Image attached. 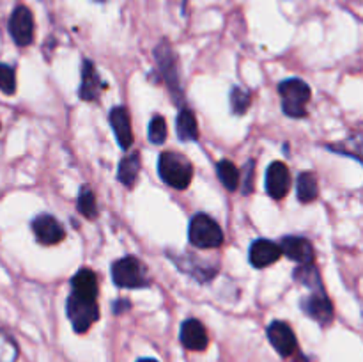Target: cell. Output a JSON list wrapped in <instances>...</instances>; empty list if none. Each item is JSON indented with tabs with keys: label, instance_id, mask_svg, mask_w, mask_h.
Returning <instances> with one entry per match:
<instances>
[{
	"label": "cell",
	"instance_id": "1",
	"mask_svg": "<svg viewBox=\"0 0 363 362\" xmlns=\"http://www.w3.org/2000/svg\"><path fill=\"white\" fill-rule=\"evenodd\" d=\"M158 172L160 177L169 187L183 190V188L190 185L191 177H194V167H191L190 160L184 155H181V153L165 151L160 155Z\"/></svg>",
	"mask_w": 363,
	"mask_h": 362
},
{
	"label": "cell",
	"instance_id": "2",
	"mask_svg": "<svg viewBox=\"0 0 363 362\" xmlns=\"http://www.w3.org/2000/svg\"><path fill=\"white\" fill-rule=\"evenodd\" d=\"M279 92L282 96V109L291 117L307 116V103L311 102V87L300 78H287L280 82Z\"/></svg>",
	"mask_w": 363,
	"mask_h": 362
},
{
	"label": "cell",
	"instance_id": "3",
	"mask_svg": "<svg viewBox=\"0 0 363 362\" xmlns=\"http://www.w3.org/2000/svg\"><path fill=\"white\" fill-rule=\"evenodd\" d=\"M112 279L119 287L128 290H138V287H147L151 284L145 270L144 263L133 256L119 259L112 265Z\"/></svg>",
	"mask_w": 363,
	"mask_h": 362
},
{
	"label": "cell",
	"instance_id": "4",
	"mask_svg": "<svg viewBox=\"0 0 363 362\" xmlns=\"http://www.w3.org/2000/svg\"><path fill=\"white\" fill-rule=\"evenodd\" d=\"M190 243L197 248H218L223 243V231L206 213H197L188 227Z\"/></svg>",
	"mask_w": 363,
	"mask_h": 362
},
{
	"label": "cell",
	"instance_id": "5",
	"mask_svg": "<svg viewBox=\"0 0 363 362\" xmlns=\"http://www.w3.org/2000/svg\"><path fill=\"white\" fill-rule=\"evenodd\" d=\"M67 318H69L71 325H73L74 332L84 334L91 329L92 323L98 322L99 309L98 300L96 298L80 297V295L71 293L66 304Z\"/></svg>",
	"mask_w": 363,
	"mask_h": 362
},
{
	"label": "cell",
	"instance_id": "6",
	"mask_svg": "<svg viewBox=\"0 0 363 362\" xmlns=\"http://www.w3.org/2000/svg\"><path fill=\"white\" fill-rule=\"evenodd\" d=\"M155 57L156 62H158L160 71H162L163 78H165L167 85H169L170 92L174 96L181 94V87H179V70H177V57L174 53L172 46L169 45L167 41H162L155 50Z\"/></svg>",
	"mask_w": 363,
	"mask_h": 362
},
{
	"label": "cell",
	"instance_id": "7",
	"mask_svg": "<svg viewBox=\"0 0 363 362\" xmlns=\"http://www.w3.org/2000/svg\"><path fill=\"white\" fill-rule=\"evenodd\" d=\"M9 32L18 46L30 45L34 39V16L30 9L25 6H18L9 18Z\"/></svg>",
	"mask_w": 363,
	"mask_h": 362
},
{
	"label": "cell",
	"instance_id": "8",
	"mask_svg": "<svg viewBox=\"0 0 363 362\" xmlns=\"http://www.w3.org/2000/svg\"><path fill=\"white\" fill-rule=\"evenodd\" d=\"M268 339L272 346L279 351L282 357H291L296 353L298 341L293 329L284 322H273L268 327Z\"/></svg>",
	"mask_w": 363,
	"mask_h": 362
},
{
	"label": "cell",
	"instance_id": "9",
	"mask_svg": "<svg viewBox=\"0 0 363 362\" xmlns=\"http://www.w3.org/2000/svg\"><path fill=\"white\" fill-rule=\"evenodd\" d=\"M301 309L305 311V314H308L321 325H326L333 319V305L323 290H315L308 297H305L301 300Z\"/></svg>",
	"mask_w": 363,
	"mask_h": 362
},
{
	"label": "cell",
	"instance_id": "10",
	"mask_svg": "<svg viewBox=\"0 0 363 362\" xmlns=\"http://www.w3.org/2000/svg\"><path fill=\"white\" fill-rule=\"evenodd\" d=\"M266 190L273 199H284L291 190V172L284 162H273L266 172Z\"/></svg>",
	"mask_w": 363,
	"mask_h": 362
},
{
	"label": "cell",
	"instance_id": "11",
	"mask_svg": "<svg viewBox=\"0 0 363 362\" xmlns=\"http://www.w3.org/2000/svg\"><path fill=\"white\" fill-rule=\"evenodd\" d=\"M280 256H282L280 245L272 240H266V238L255 240L250 245V252H248L250 265L255 266V268H266V266L273 265V263L279 261Z\"/></svg>",
	"mask_w": 363,
	"mask_h": 362
},
{
	"label": "cell",
	"instance_id": "12",
	"mask_svg": "<svg viewBox=\"0 0 363 362\" xmlns=\"http://www.w3.org/2000/svg\"><path fill=\"white\" fill-rule=\"evenodd\" d=\"M32 231H34L39 243L43 245L59 243V241H62L64 236H66L59 220L53 219L52 215H46V213L45 215L35 216L34 222H32Z\"/></svg>",
	"mask_w": 363,
	"mask_h": 362
},
{
	"label": "cell",
	"instance_id": "13",
	"mask_svg": "<svg viewBox=\"0 0 363 362\" xmlns=\"http://www.w3.org/2000/svg\"><path fill=\"white\" fill-rule=\"evenodd\" d=\"M282 254L300 265H312L314 263V247L303 236H286L280 241Z\"/></svg>",
	"mask_w": 363,
	"mask_h": 362
},
{
	"label": "cell",
	"instance_id": "14",
	"mask_svg": "<svg viewBox=\"0 0 363 362\" xmlns=\"http://www.w3.org/2000/svg\"><path fill=\"white\" fill-rule=\"evenodd\" d=\"M179 339L181 343H183V346L191 351H202L206 350L209 344V337H208V332H206L204 325H202L199 319H194V318L186 319V322L181 325Z\"/></svg>",
	"mask_w": 363,
	"mask_h": 362
},
{
	"label": "cell",
	"instance_id": "15",
	"mask_svg": "<svg viewBox=\"0 0 363 362\" xmlns=\"http://www.w3.org/2000/svg\"><path fill=\"white\" fill-rule=\"evenodd\" d=\"M103 89H105V84L99 78L94 64L91 60H84V64H82V84L80 89H78L80 98L85 99V102H94V99L99 98Z\"/></svg>",
	"mask_w": 363,
	"mask_h": 362
},
{
	"label": "cell",
	"instance_id": "16",
	"mask_svg": "<svg viewBox=\"0 0 363 362\" xmlns=\"http://www.w3.org/2000/svg\"><path fill=\"white\" fill-rule=\"evenodd\" d=\"M108 119L121 148L130 149L133 144V131H131L130 112H128L126 106H116V109L110 110Z\"/></svg>",
	"mask_w": 363,
	"mask_h": 362
},
{
	"label": "cell",
	"instance_id": "17",
	"mask_svg": "<svg viewBox=\"0 0 363 362\" xmlns=\"http://www.w3.org/2000/svg\"><path fill=\"white\" fill-rule=\"evenodd\" d=\"M71 293L87 298H98V279L89 268H82L71 280Z\"/></svg>",
	"mask_w": 363,
	"mask_h": 362
},
{
	"label": "cell",
	"instance_id": "18",
	"mask_svg": "<svg viewBox=\"0 0 363 362\" xmlns=\"http://www.w3.org/2000/svg\"><path fill=\"white\" fill-rule=\"evenodd\" d=\"M138 172H140V156H138L137 153L124 156L119 162L117 177H119V181L124 187H133L135 181H137Z\"/></svg>",
	"mask_w": 363,
	"mask_h": 362
},
{
	"label": "cell",
	"instance_id": "19",
	"mask_svg": "<svg viewBox=\"0 0 363 362\" xmlns=\"http://www.w3.org/2000/svg\"><path fill=\"white\" fill-rule=\"evenodd\" d=\"M177 137L181 138L183 142H190V141H197L199 138V126H197V119L191 114V110L183 109L179 114H177Z\"/></svg>",
	"mask_w": 363,
	"mask_h": 362
},
{
	"label": "cell",
	"instance_id": "20",
	"mask_svg": "<svg viewBox=\"0 0 363 362\" xmlns=\"http://www.w3.org/2000/svg\"><path fill=\"white\" fill-rule=\"evenodd\" d=\"M216 174H218L220 183H222L227 190H238V187H240L241 183V174L240 170H238V167L234 165L230 160H222V162H218V165H216Z\"/></svg>",
	"mask_w": 363,
	"mask_h": 362
},
{
	"label": "cell",
	"instance_id": "21",
	"mask_svg": "<svg viewBox=\"0 0 363 362\" xmlns=\"http://www.w3.org/2000/svg\"><path fill=\"white\" fill-rule=\"evenodd\" d=\"M296 192L298 199L301 202H312L315 197H318V181H315V176L312 172H303L300 174L296 181Z\"/></svg>",
	"mask_w": 363,
	"mask_h": 362
},
{
	"label": "cell",
	"instance_id": "22",
	"mask_svg": "<svg viewBox=\"0 0 363 362\" xmlns=\"http://www.w3.org/2000/svg\"><path fill=\"white\" fill-rule=\"evenodd\" d=\"M77 208L85 219L94 220L98 216V206H96V197L89 187H82L80 194H78Z\"/></svg>",
	"mask_w": 363,
	"mask_h": 362
},
{
	"label": "cell",
	"instance_id": "23",
	"mask_svg": "<svg viewBox=\"0 0 363 362\" xmlns=\"http://www.w3.org/2000/svg\"><path fill=\"white\" fill-rule=\"evenodd\" d=\"M294 277H296V280H300L301 284L311 287L312 291L323 290L321 279H319V273L318 270H315L314 263H312V265H301L300 268L294 272Z\"/></svg>",
	"mask_w": 363,
	"mask_h": 362
},
{
	"label": "cell",
	"instance_id": "24",
	"mask_svg": "<svg viewBox=\"0 0 363 362\" xmlns=\"http://www.w3.org/2000/svg\"><path fill=\"white\" fill-rule=\"evenodd\" d=\"M252 103V94L241 87H234L230 91V109L234 114H245Z\"/></svg>",
	"mask_w": 363,
	"mask_h": 362
},
{
	"label": "cell",
	"instance_id": "25",
	"mask_svg": "<svg viewBox=\"0 0 363 362\" xmlns=\"http://www.w3.org/2000/svg\"><path fill=\"white\" fill-rule=\"evenodd\" d=\"M18 346L13 337L0 330V362H16Z\"/></svg>",
	"mask_w": 363,
	"mask_h": 362
},
{
	"label": "cell",
	"instance_id": "26",
	"mask_svg": "<svg viewBox=\"0 0 363 362\" xmlns=\"http://www.w3.org/2000/svg\"><path fill=\"white\" fill-rule=\"evenodd\" d=\"M149 141L152 142V144L160 146L165 142L167 138V123L165 119H163L162 116H155L151 119V123H149Z\"/></svg>",
	"mask_w": 363,
	"mask_h": 362
},
{
	"label": "cell",
	"instance_id": "27",
	"mask_svg": "<svg viewBox=\"0 0 363 362\" xmlns=\"http://www.w3.org/2000/svg\"><path fill=\"white\" fill-rule=\"evenodd\" d=\"M0 91L4 94H14L16 91V73L13 66L0 64Z\"/></svg>",
	"mask_w": 363,
	"mask_h": 362
},
{
	"label": "cell",
	"instance_id": "28",
	"mask_svg": "<svg viewBox=\"0 0 363 362\" xmlns=\"http://www.w3.org/2000/svg\"><path fill=\"white\" fill-rule=\"evenodd\" d=\"M254 169H255V163L254 162H248L247 165L243 167V187H241V192H243L245 195H248L252 192V188H254Z\"/></svg>",
	"mask_w": 363,
	"mask_h": 362
},
{
	"label": "cell",
	"instance_id": "29",
	"mask_svg": "<svg viewBox=\"0 0 363 362\" xmlns=\"http://www.w3.org/2000/svg\"><path fill=\"white\" fill-rule=\"evenodd\" d=\"M130 309V302L128 300H117L116 304H113V312L116 314H121L123 311H128Z\"/></svg>",
	"mask_w": 363,
	"mask_h": 362
},
{
	"label": "cell",
	"instance_id": "30",
	"mask_svg": "<svg viewBox=\"0 0 363 362\" xmlns=\"http://www.w3.org/2000/svg\"><path fill=\"white\" fill-rule=\"evenodd\" d=\"M137 362H158V361H155V358H138Z\"/></svg>",
	"mask_w": 363,
	"mask_h": 362
},
{
	"label": "cell",
	"instance_id": "31",
	"mask_svg": "<svg viewBox=\"0 0 363 362\" xmlns=\"http://www.w3.org/2000/svg\"><path fill=\"white\" fill-rule=\"evenodd\" d=\"M98 2H105V0H98Z\"/></svg>",
	"mask_w": 363,
	"mask_h": 362
}]
</instances>
